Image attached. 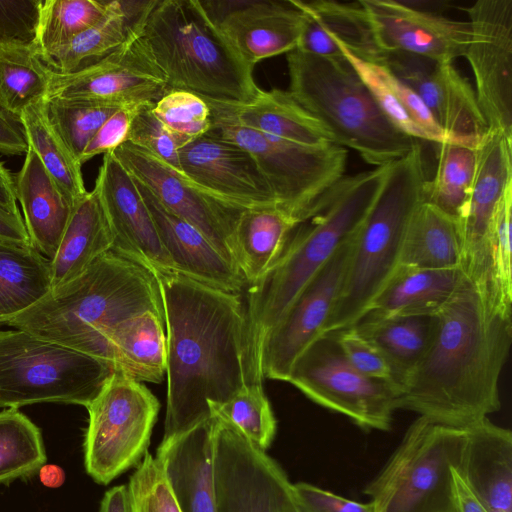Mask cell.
Here are the masks:
<instances>
[{
    "label": "cell",
    "mask_w": 512,
    "mask_h": 512,
    "mask_svg": "<svg viewBox=\"0 0 512 512\" xmlns=\"http://www.w3.org/2000/svg\"><path fill=\"white\" fill-rule=\"evenodd\" d=\"M156 277L168 350L162 439L167 440L211 418L209 405L225 403L255 383L248 360L244 296L174 271Z\"/></svg>",
    "instance_id": "obj_1"
},
{
    "label": "cell",
    "mask_w": 512,
    "mask_h": 512,
    "mask_svg": "<svg viewBox=\"0 0 512 512\" xmlns=\"http://www.w3.org/2000/svg\"><path fill=\"white\" fill-rule=\"evenodd\" d=\"M436 316L432 341L406 379L397 409L464 429L501 407L499 379L512 343V312L464 275Z\"/></svg>",
    "instance_id": "obj_2"
},
{
    "label": "cell",
    "mask_w": 512,
    "mask_h": 512,
    "mask_svg": "<svg viewBox=\"0 0 512 512\" xmlns=\"http://www.w3.org/2000/svg\"><path fill=\"white\" fill-rule=\"evenodd\" d=\"M390 165L341 178L324 194L313 215L293 230L273 266L247 287L248 360L255 384H263L260 352L265 336L356 233L377 200Z\"/></svg>",
    "instance_id": "obj_3"
},
{
    "label": "cell",
    "mask_w": 512,
    "mask_h": 512,
    "mask_svg": "<svg viewBox=\"0 0 512 512\" xmlns=\"http://www.w3.org/2000/svg\"><path fill=\"white\" fill-rule=\"evenodd\" d=\"M149 311L165 319L156 275L109 251L79 277L3 324L113 363L109 331Z\"/></svg>",
    "instance_id": "obj_4"
},
{
    "label": "cell",
    "mask_w": 512,
    "mask_h": 512,
    "mask_svg": "<svg viewBox=\"0 0 512 512\" xmlns=\"http://www.w3.org/2000/svg\"><path fill=\"white\" fill-rule=\"evenodd\" d=\"M140 36L171 90L227 104L248 103L261 91L254 67L238 54L199 0H156Z\"/></svg>",
    "instance_id": "obj_5"
},
{
    "label": "cell",
    "mask_w": 512,
    "mask_h": 512,
    "mask_svg": "<svg viewBox=\"0 0 512 512\" xmlns=\"http://www.w3.org/2000/svg\"><path fill=\"white\" fill-rule=\"evenodd\" d=\"M427 180L420 143L391 163L377 200L353 236L325 334L354 326L400 267L407 228L425 201Z\"/></svg>",
    "instance_id": "obj_6"
},
{
    "label": "cell",
    "mask_w": 512,
    "mask_h": 512,
    "mask_svg": "<svg viewBox=\"0 0 512 512\" xmlns=\"http://www.w3.org/2000/svg\"><path fill=\"white\" fill-rule=\"evenodd\" d=\"M286 59L289 93L326 127L337 145L380 167L420 143L388 120L345 57L324 58L294 49Z\"/></svg>",
    "instance_id": "obj_7"
},
{
    "label": "cell",
    "mask_w": 512,
    "mask_h": 512,
    "mask_svg": "<svg viewBox=\"0 0 512 512\" xmlns=\"http://www.w3.org/2000/svg\"><path fill=\"white\" fill-rule=\"evenodd\" d=\"M113 363L20 329L0 330V408L59 402L88 407Z\"/></svg>",
    "instance_id": "obj_8"
},
{
    "label": "cell",
    "mask_w": 512,
    "mask_h": 512,
    "mask_svg": "<svg viewBox=\"0 0 512 512\" xmlns=\"http://www.w3.org/2000/svg\"><path fill=\"white\" fill-rule=\"evenodd\" d=\"M465 439V429L418 417L363 490L374 512H457L451 467H459Z\"/></svg>",
    "instance_id": "obj_9"
},
{
    "label": "cell",
    "mask_w": 512,
    "mask_h": 512,
    "mask_svg": "<svg viewBox=\"0 0 512 512\" xmlns=\"http://www.w3.org/2000/svg\"><path fill=\"white\" fill-rule=\"evenodd\" d=\"M211 116L208 133L248 150L264 173L278 208L301 223L313 215L324 194L345 176L348 152L340 145L303 146Z\"/></svg>",
    "instance_id": "obj_10"
},
{
    "label": "cell",
    "mask_w": 512,
    "mask_h": 512,
    "mask_svg": "<svg viewBox=\"0 0 512 512\" xmlns=\"http://www.w3.org/2000/svg\"><path fill=\"white\" fill-rule=\"evenodd\" d=\"M87 410L85 468L106 485L142 460L160 403L144 384L116 370Z\"/></svg>",
    "instance_id": "obj_11"
},
{
    "label": "cell",
    "mask_w": 512,
    "mask_h": 512,
    "mask_svg": "<svg viewBox=\"0 0 512 512\" xmlns=\"http://www.w3.org/2000/svg\"><path fill=\"white\" fill-rule=\"evenodd\" d=\"M287 382L313 402L348 417L363 430L391 428L399 390L354 369L333 333L322 335L297 358Z\"/></svg>",
    "instance_id": "obj_12"
},
{
    "label": "cell",
    "mask_w": 512,
    "mask_h": 512,
    "mask_svg": "<svg viewBox=\"0 0 512 512\" xmlns=\"http://www.w3.org/2000/svg\"><path fill=\"white\" fill-rule=\"evenodd\" d=\"M217 512H301L294 484L266 451L215 416Z\"/></svg>",
    "instance_id": "obj_13"
},
{
    "label": "cell",
    "mask_w": 512,
    "mask_h": 512,
    "mask_svg": "<svg viewBox=\"0 0 512 512\" xmlns=\"http://www.w3.org/2000/svg\"><path fill=\"white\" fill-rule=\"evenodd\" d=\"M470 37L463 57L490 130L512 142V0H478L466 9Z\"/></svg>",
    "instance_id": "obj_14"
},
{
    "label": "cell",
    "mask_w": 512,
    "mask_h": 512,
    "mask_svg": "<svg viewBox=\"0 0 512 512\" xmlns=\"http://www.w3.org/2000/svg\"><path fill=\"white\" fill-rule=\"evenodd\" d=\"M113 154L166 209L202 232L235 266L233 237L244 209L215 198L158 157L129 142L119 146Z\"/></svg>",
    "instance_id": "obj_15"
},
{
    "label": "cell",
    "mask_w": 512,
    "mask_h": 512,
    "mask_svg": "<svg viewBox=\"0 0 512 512\" xmlns=\"http://www.w3.org/2000/svg\"><path fill=\"white\" fill-rule=\"evenodd\" d=\"M352 239L339 248L265 336L260 352L263 379L287 382L297 358L325 334L346 271Z\"/></svg>",
    "instance_id": "obj_16"
},
{
    "label": "cell",
    "mask_w": 512,
    "mask_h": 512,
    "mask_svg": "<svg viewBox=\"0 0 512 512\" xmlns=\"http://www.w3.org/2000/svg\"><path fill=\"white\" fill-rule=\"evenodd\" d=\"M140 34L81 71H53L46 98L116 105L157 102L171 88Z\"/></svg>",
    "instance_id": "obj_17"
},
{
    "label": "cell",
    "mask_w": 512,
    "mask_h": 512,
    "mask_svg": "<svg viewBox=\"0 0 512 512\" xmlns=\"http://www.w3.org/2000/svg\"><path fill=\"white\" fill-rule=\"evenodd\" d=\"M381 64L417 93L446 134L459 143L479 145L489 127L474 88L453 62L387 52Z\"/></svg>",
    "instance_id": "obj_18"
},
{
    "label": "cell",
    "mask_w": 512,
    "mask_h": 512,
    "mask_svg": "<svg viewBox=\"0 0 512 512\" xmlns=\"http://www.w3.org/2000/svg\"><path fill=\"white\" fill-rule=\"evenodd\" d=\"M512 183V142L499 131L488 130L477 148L473 183L458 221L461 268L465 275L491 293V225L498 204Z\"/></svg>",
    "instance_id": "obj_19"
},
{
    "label": "cell",
    "mask_w": 512,
    "mask_h": 512,
    "mask_svg": "<svg viewBox=\"0 0 512 512\" xmlns=\"http://www.w3.org/2000/svg\"><path fill=\"white\" fill-rule=\"evenodd\" d=\"M180 172L215 198L240 209L278 208L253 155L240 145L207 133L179 151Z\"/></svg>",
    "instance_id": "obj_20"
},
{
    "label": "cell",
    "mask_w": 512,
    "mask_h": 512,
    "mask_svg": "<svg viewBox=\"0 0 512 512\" xmlns=\"http://www.w3.org/2000/svg\"><path fill=\"white\" fill-rule=\"evenodd\" d=\"M94 188L113 235V252L152 271L177 272L164 251L136 181L113 152L103 155Z\"/></svg>",
    "instance_id": "obj_21"
},
{
    "label": "cell",
    "mask_w": 512,
    "mask_h": 512,
    "mask_svg": "<svg viewBox=\"0 0 512 512\" xmlns=\"http://www.w3.org/2000/svg\"><path fill=\"white\" fill-rule=\"evenodd\" d=\"M375 40L384 52H403L453 62L470 37L467 21L454 20L396 0H360Z\"/></svg>",
    "instance_id": "obj_22"
},
{
    "label": "cell",
    "mask_w": 512,
    "mask_h": 512,
    "mask_svg": "<svg viewBox=\"0 0 512 512\" xmlns=\"http://www.w3.org/2000/svg\"><path fill=\"white\" fill-rule=\"evenodd\" d=\"M201 2L222 34L252 67L297 48L303 14L292 0Z\"/></svg>",
    "instance_id": "obj_23"
},
{
    "label": "cell",
    "mask_w": 512,
    "mask_h": 512,
    "mask_svg": "<svg viewBox=\"0 0 512 512\" xmlns=\"http://www.w3.org/2000/svg\"><path fill=\"white\" fill-rule=\"evenodd\" d=\"M135 181L175 270L211 287L242 294L247 283L236 267L202 232L166 209L145 186Z\"/></svg>",
    "instance_id": "obj_24"
},
{
    "label": "cell",
    "mask_w": 512,
    "mask_h": 512,
    "mask_svg": "<svg viewBox=\"0 0 512 512\" xmlns=\"http://www.w3.org/2000/svg\"><path fill=\"white\" fill-rule=\"evenodd\" d=\"M216 418L162 440L156 458L181 512H217L214 483Z\"/></svg>",
    "instance_id": "obj_25"
},
{
    "label": "cell",
    "mask_w": 512,
    "mask_h": 512,
    "mask_svg": "<svg viewBox=\"0 0 512 512\" xmlns=\"http://www.w3.org/2000/svg\"><path fill=\"white\" fill-rule=\"evenodd\" d=\"M464 429L459 474L488 512H512L511 431L488 417Z\"/></svg>",
    "instance_id": "obj_26"
},
{
    "label": "cell",
    "mask_w": 512,
    "mask_h": 512,
    "mask_svg": "<svg viewBox=\"0 0 512 512\" xmlns=\"http://www.w3.org/2000/svg\"><path fill=\"white\" fill-rule=\"evenodd\" d=\"M206 102L211 115L262 134L308 147L336 144L326 127L288 90H261L254 100L242 104Z\"/></svg>",
    "instance_id": "obj_27"
},
{
    "label": "cell",
    "mask_w": 512,
    "mask_h": 512,
    "mask_svg": "<svg viewBox=\"0 0 512 512\" xmlns=\"http://www.w3.org/2000/svg\"><path fill=\"white\" fill-rule=\"evenodd\" d=\"M15 187L30 243L51 261L60 245L75 204L66 196L30 148L15 176Z\"/></svg>",
    "instance_id": "obj_28"
},
{
    "label": "cell",
    "mask_w": 512,
    "mask_h": 512,
    "mask_svg": "<svg viewBox=\"0 0 512 512\" xmlns=\"http://www.w3.org/2000/svg\"><path fill=\"white\" fill-rule=\"evenodd\" d=\"M156 0H111L106 15L43 60L56 73L73 74L138 36Z\"/></svg>",
    "instance_id": "obj_29"
},
{
    "label": "cell",
    "mask_w": 512,
    "mask_h": 512,
    "mask_svg": "<svg viewBox=\"0 0 512 512\" xmlns=\"http://www.w3.org/2000/svg\"><path fill=\"white\" fill-rule=\"evenodd\" d=\"M464 275L460 266L445 269L400 266L356 324L436 315L454 294Z\"/></svg>",
    "instance_id": "obj_30"
},
{
    "label": "cell",
    "mask_w": 512,
    "mask_h": 512,
    "mask_svg": "<svg viewBox=\"0 0 512 512\" xmlns=\"http://www.w3.org/2000/svg\"><path fill=\"white\" fill-rule=\"evenodd\" d=\"M113 235L93 188L75 205L54 258L50 261L51 291L83 274L112 250Z\"/></svg>",
    "instance_id": "obj_31"
},
{
    "label": "cell",
    "mask_w": 512,
    "mask_h": 512,
    "mask_svg": "<svg viewBox=\"0 0 512 512\" xmlns=\"http://www.w3.org/2000/svg\"><path fill=\"white\" fill-rule=\"evenodd\" d=\"M107 342L116 368L138 382L160 383L167 369L165 319L154 312L114 326Z\"/></svg>",
    "instance_id": "obj_32"
},
{
    "label": "cell",
    "mask_w": 512,
    "mask_h": 512,
    "mask_svg": "<svg viewBox=\"0 0 512 512\" xmlns=\"http://www.w3.org/2000/svg\"><path fill=\"white\" fill-rule=\"evenodd\" d=\"M301 222L280 208L246 209L233 237L234 263L247 283L258 281L277 261Z\"/></svg>",
    "instance_id": "obj_33"
},
{
    "label": "cell",
    "mask_w": 512,
    "mask_h": 512,
    "mask_svg": "<svg viewBox=\"0 0 512 512\" xmlns=\"http://www.w3.org/2000/svg\"><path fill=\"white\" fill-rule=\"evenodd\" d=\"M458 221L425 201L414 212L405 235L400 266L445 269L461 267Z\"/></svg>",
    "instance_id": "obj_34"
},
{
    "label": "cell",
    "mask_w": 512,
    "mask_h": 512,
    "mask_svg": "<svg viewBox=\"0 0 512 512\" xmlns=\"http://www.w3.org/2000/svg\"><path fill=\"white\" fill-rule=\"evenodd\" d=\"M51 291L50 261L32 246L0 244V324Z\"/></svg>",
    "instance_id": "obj_35"
},
{
    "label": "cell",
    "mask_w": 512,
    "mask_h": 512,
    "mask_svg": "<svg viewBox=\"0 0 512 512\" xmlns=\"http://www.w3.org/2000/svg\"><path fill=\"white\" fill-rule=\"evenodd\" d=\"M436 325V315H417L360 322L353 327L383 352L395 370L402 390L429 348Z\"/></svg>",
    "instance_id": "obj_36"
},
{
    "label": "cell",
    "mask_w": 512,
    "mask_h": 512,
    "mask_svg": "<svg viewBox=\"0 0 512 512\" xmlns=\"http://www.w3.org/2000/svg\"><path fill=\"white\" fill-rule=\"evenodd\" d=\"M52 73L35 45H1L0 110L19 121L27 107L46 99Z\"/></svg>",
    "instance_id": "obj_37"
},
{
    "label": "cell",
    "mask_w": 512,
    "mask_h": 512,
    "mask_svg": "<svg viewBox=\"0 0 512 512\" xmlns=\"http://www.w3.org/2000/svg\"><path fill=\"white\" fill-rule=\"evenodd\" d=\"M19 122L28 148L36 153L46 171L76 204L88 192L84 185L82 165L51 122L45 100L27 107Z\"/></svg>",
    "instance_id": "obj_38"
},
{
    "label": "cell",
    "mask_w": 512,
    "mask_h": 512,
    "mask_svg": "<svg viewBox=\"0 0 512 512\" xmlns=\"http://www.w3.org/2000/svg\"><path fill=\"white\" fill-rule=\"evenodd\" d=\"M315 21L323 38L340 44L356 57L381 64L385 53L379 48L360 1L292 0Z\"/></svg>",
    "instance_id": "obj_39"
},
{
    "label": "cell",
    "mask_w": 512,
    "mask_h": 512,
    "mask_svg": "<svg viewBox=\"0 0 512 512\" xmlns=\"http://www.w3.org/2000/svg\"><path fill=\"white\" fill-rule=\"evenodd\" d=\"M437 145L436 170L427 180L425 202L459 221L473 183L478 146L454 142Z\"/></svg>",
    "instance_id": "obj_40"
},
{
    "label": "cell",
    "mask_w": 512,
    "mask_h": 512,
    "mask_svg": "<svg viewBox=\"0 0 512 512\" xmlns=\"http://www.w3.org/2000/svg\"><path fill=\"white\" fill-rule=\"evenodd\" d=\"M46 462L40 429L18 409L0 412V485L28 477Z\"/></svg>",
    "instance_id": "obj_41"
},
{
    "label": "cell",
    "mask_w": 512,
    "mask_h": 512,
    "mask_svg": "<svg viewBox=\"0 0 512 512\" xmlns=\"http://www.w3.org/2000/svg\"><path fill=\"white\" fill-rule=\"evenodd\" d=\"M107 0H42L35 46L44 59L108 12Z\"/></svg>",
    "instance_id": "obj_42"
},
{
    "label": "cell",
    "mask_w": 512,
    "mask_h": 512,
    "mask_svg": "<svg viewBox=\"0 0 512 512\" xmlns=\"http://www.w3.org/2000/svg\"><path fill=\"white\" fill-rule=\"evenodd\" d=\"M212 415L234 425L250 442L266 451L274 440L277 422L263 384H253L222 404H211Z\"/></svg>",
    "instance_id": "obj_43"
},
{
    "label": "cell",
    "mask_w": 512,
    "mask_h": 512,
    "mask_svg": "<svg viewBox=\"0 0 512 512\" xmlns=\"http://www.w3.org/2000/svg\"><path fill=\"white\" fill-rule=\"evenodd\" d=\"M121 106L60 98L45 99L51 122L78 161L98 129Z\"/></svg>",
    "instance_id": "obj_44"
},
{
    "label": "cell",
    "mask_w": 512,
    "mask_h": 512,
    "mask_svg": "<svg viewBox=\"0 0 512 512\" xmlns=\"http://www.w3.org/2000/svg\"><path fill=\"white\" fill-rule=\"evenodd\" d=\"M511 208L512 183L498 204L489 239L491 294L507 312H512Z\"/></svg>",
    "instance_id": "obj_45"
},
{
    "label": "cell",
    "mask_w": 512,
    "mask_h": 512,
    "mask_svg": "<svg viewBox=\"0 0 512 512\" xmlns=\"http://www.w3.org/2000/svg\"><path fill=\"white\" fill-rule=\"evenodd\" d=\"M156 117L188 143L209 132L212 116L200 96L184 90H170L153 106Z\"/></svg>",
    "instance_id": "obj_46"
},
{
    "label": "cell",
    "mask_w": 512,
    "mask_h": 512,
    "mask_svg": "<svg viewBox=\"0 0 512 512\" xmlns=\"http://www.w3.org/2000/svg\"><path fill=\"white\" fill-rule=\"evenodd\" d=\"M129 512H181L161 464L145 452L127 485Z\"/></svg>",
    "instance_id": "obj_47"
},
{
    "label": "cell",
    "mask_w": 512,
    "mask_h": 512,
    "mask_svg": "<svg viewBox=\"0 0 512 512\" xmlns=\"http://www.w3.org/2000/svg\"><path fill=\"white\" fill-rule=\"evenodd\" d=\"M155 102L144 103L132 120L127 142L158 157L180 172L179 151L188 142L170 131L154 114ZM181 173V172H180Z\"/></svg>",
    "instance_id": "obj_48"
},
{
    "label": "cell",
    "mask_w": 512,
    "mask_h": 512,
    "mask_svg": "<svg viewBox=\"0 0 512 512\" xmlns=\"http://www.w3.org/2000/svg\"><path fill=\"white\" fill-rule=\"evenodd\" d=\"M347 361L362 375L393 385L401 392L399 378L383 352L355 327L332 332Z\"/></svg>",
    "instance_id": "obj_49"
},
{
    "label": "cell",
    "mask_w": 512,
    "mask_h": 512,
    "mask_svg": "<svg viewBox=\"0 0 512 512\" xmlns=\"http://www.w3.org/2000/svg\"><path fill=\"white\" fill-rule=\"evenodd\" d=\"M42 0H0V46L35 45Z\"/></svg>",
    "instance_id": "obj_50"
},
{
    "label": "cell",
    "mask_w": 512,
    "mask_h": 512,
    "mask_svg": "<svg viewBox=\"0 0 512 512\" xmlns=\"http://www.w3.org/2000/svg\"><path fill=\"white\" fill-rule=\"evenodd\" d=\"M144 103L123 105L109 116L80 155L81 165L97 155L113 152L127 142L132 120Z\"/></svg>",
    "instance_id": "obj_51"
},
{
    "label": "cell",
    "mask_w": 512,
    "mask_h": 512,
    "mask_svg": "<svg viewBox=\"0 0 512 512\" xmlns=\"http://www.w3.org/2000/svg\"><path fill=\"white\" fill-rule=\"evenodd\" d=\"M301 512H374L371 502L361 503L306 482L294 484Z\"/></svg>",
    "instance_id": "obj_52"
},
{
    "label": "cell",
    "mask_w": 512,
    "mask_h": 512,
    "mask_svg": "<svg viewBox=\"0 0 512 512\" xmlns=\"http://www.w3.org/2000/svg\"><path fill=\"white\" fill-rule=\"evenodd\" d=\"M28 143L21 123L0 110V153L21 156Z\"/></svg>",
    "instance_id": "obj_53"
},
{
    "label": "cell",
    "mask_w": 512,
    "mask_h": 512,
    "mask_svg": "<svg viewBox=\"0 0 512 512\" xmlns=\"http://www.w3.org/2000/svg\"><path fill=\"white\" fill-rule=\"evenodd\" d=\"M0 244L32 246L21 215L0 208Z\"/></svg>",
    "instance_id": "obj_54"
},
{
    "label": "cell",
    "mask_w": 512,
    "mask_h": 512,
    "mask_svg": "<svg viewBox=\"0 0 512 512\" xmlns=\"http://www.w3.org/2000/svg\"><path fill=\"white\" fill-rule=\"evenodd\" d=\"M452 491L457 512H488L464 482L456 467H451Z\"/></svg>",
    "instance_id": "obj_55"
},
{
    "label": "cell",
    "mask_w": 512,
    "mask_h": 512,
    "mask_svg": "<svg viewBox=\"0 0 512 512\" xmlns=\"http://www.w3.org/2000/svg\"><path fill=\"white\" fill-rule=\"evenodd\" d=\"M0 208L21 215L17 207L15 177L0 161Z\"/></svg>",
    "instance_id": "obj_56"
},
{
    "label": "cell",
    "mask_w": 512,
    "mask_h": 512,
    "mask_svg": "<svg viewBox=\"0 0 512 512\" xmlns=\"http://www.w3.org/2000/svg\"><path fill=\"white\" fill-rule=\"evenodd\" d=\"M99 512H129L127 486L118 485L107 490Z\"/></svg>",
    "instance_id": "obj_57"
},
{
    "label": "cell",
    "mask_w": 512,
    "mask_h": 512,
    "mask_svg": "<svg viewBox=\"0 0 512 512\" xmlns=\"http://www.w3.org/2000/svg\"><path fill=\"white\" fill-rule=\"evenodd\" d=\"M38 475L40 482L48 488H59L65 482V472L56 464H44Z\"/></svg>",
    "instance_id": "obj_58"
}]
</instances>
